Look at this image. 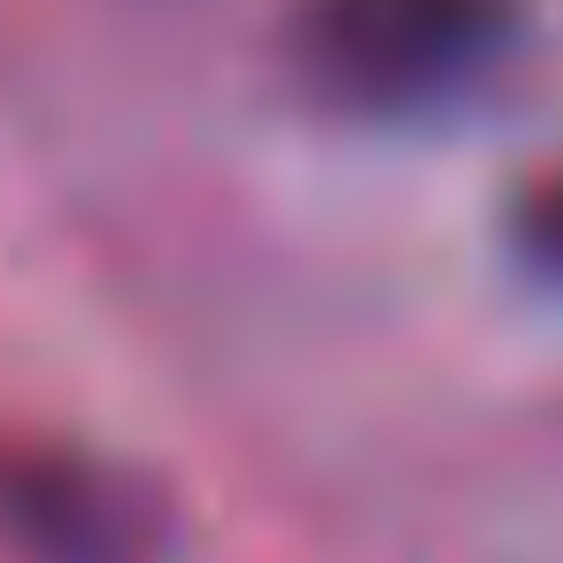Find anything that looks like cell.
<instances>
[{
	"label": "cell",
	"mask_w": 563,
	"mask_h": 563,
	"mask_svg": "<svg viewBox=\"0 0 563 563\" xmlns=\"http://www.w3.org/2000/svg\"><path fill=\"white\" fill-rule=\"evenodd\" d=\"M494 232H501L509 271H517L532 294H555V301H563V147H555L548 163H532V170L509 186Z\"/></svg>",
	"instance_id": "3"
},
{
	"label": "cell",
	"mask_w": 563,
	"mask_h": 563,
	"mask_svg": "<svg viewBox=\"0 0 563 563\" xmlns=\"http://www.w3.org/2000/svg\"><path fill=\"white\" fill-rule=\"evenodd\" d=\"M532 0H294L286 78L294 93L378 140L455 132L532 55Z\"/></svg>",
	"instance_id": "1"
},
{
	"label": "cell",
	"mask_w": 563,
	"mask_h": 563,
	"mask_svg": "<svg viewBox=\"0 0 563 563\" xmlns=\"http://www.w3.org/2000/svg\"><path fill=\"white\" fill-rule=\"evenodd\" d=\"M178 501L124 455L0 424V563H178Z\"/></svg>",
	"instance_id": "2"
}]
</instances>
